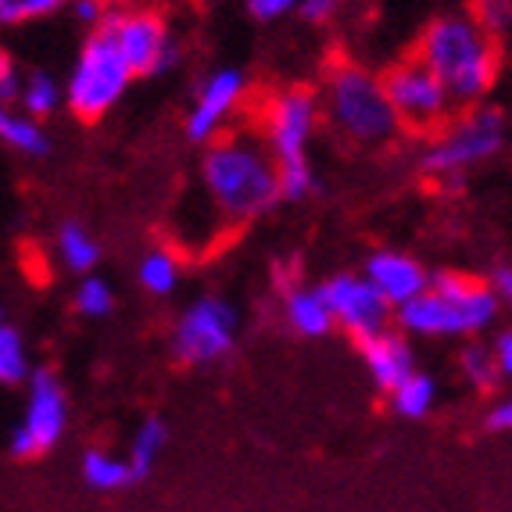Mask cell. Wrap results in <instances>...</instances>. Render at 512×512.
<instances>
[{
  "label": "cell",
  "mask_w": 512,
  "mask_h": 512,
  "mask_svg": "<svg viewBox=\"0 0 512 512\" xmlns=\"http://www.w3.org/2000/svg\"><path fill=\"white\" fill-rule=\"evenodd\" d=\"M280 316L287 323V330L305 337V341H323L333 333V316L330 305L323 298L319 283H294L287 291H280Z\"/></svg>",
  "instance_id": "obj_16"
},
{
  "label": "cell",
  "mask_w": 512,
  "mask_h": 512,
  "mask_svg": "<svg viewBox=\"0 0 512 512\" xmlns=\"http://www.w3.org/2000/svg\"><path fill=\"white\" fill-rule=\"evenodd\" d=\"M119 54L133 69V76L158 79L180 65V40L172 36L169 22L147 8H115L104 22Z\"/></svg>",
  "instance_id": "obj_11"
},
{
  "label": "cell",
  "mask_w": 512,
  "mask_h": 512,
  "mask_svg": "<svg viewBox=\"0 0 512 512\" xmlns=\"http://www.w3.org/2000/svg\"><path fill=\"white\" fill-rule=\"evenodd\" d=\"M22 69L15 65L8 51H0V104H18V94H22Z\"/></svg>",
  "instance_id": "obj_34"
},
{
  "label": "cell",
  "mask_w": 512,
  "mask_h": 512,
  "mask_svg": "<svg viewBox=\"0 0 512 512\" xmlns=\"http://www.w3.org/2000/svg\"><path fill=\"white\" fill-rule=\"evenodd\" d=\"M505 144H509V122L502 111L491 104H473V108H459L434 137H427L416 169L437 187L459 190L473 169L495 162Z\"/></svg>",
  "instance_id": "obj_6"
},
{
  "label": "cell",
  "mask_w": 512,
  "mask_h": 512,
  "mask_svg": "<svg viewBox=\"0 0 512 512\" xmlns=\"http://www.w3.org/2000/svg\"><path fill=\"white\" fill-rule=\"evenodd\" d=\"M69 430V394L54 369H33L22 419L8 437V452L22 462H36L58 448Z\"/></svg>",
  "instance_id": "obj_10"
},
{
  "label": "cell",
  "mask_w": 512,
  "mask_h": 512,
  "mask_svg": "<svg viewBox=\"0 0 512 512\" xmlns=\"http://www.w3.org/2000/svg\"><path fill=\"white\" fill-rule=\"evenodd\" d=\"M391 409L394 416L402 419H427L430 412L437 409V398H441V384H437V376L430 369L419 366L416 373H409L402 384L394 387L391 394Z\"/></svg>",
  "instance_id": "obj_21"
},
{
  "label": "cell",
  "mask_w": 512,
  "mask_h": 512,
  "mask_svg": "<svg viewBox=\"0 0 512 512\" xmlns=\"http://www.w3.org/2000/svg\"><path fill=\"white\" fill-rule=\"evenodd\" d=\"M470 18L498 40L512 29V0H470Z\"/></svg>",
  "instance_id": "obj_28"
},
{
  "label": "cell",
  "mask_w": 512,
  "mask_h": 512,
  "mask_svg": "<svg viewBox=\"0 0 512 512\" xmlns=\"http://www.w3.org/2000/svg\"><path fill=\"white\" fill-rule=\"evenodd\" d=\"M248 72L237 65H219V69L205 72L197 79L190 108L183 115V133L190 144L208 147L212 140H219L226 129H233L237 111L248 101Z\"/></svg>",
  "instance_id": "obj_12"
},
{
  "label": "cell",
  "mask_w": 512,
  "mask_h": 512,
  "mask_svg": "<svg viewBox=\"0 0 512 512\" xmlns=\"http://www.w3.org/2000/svg\"><path fill=\"white\" fill-rule=\"evenodd\" d=\"M498 298L491 283L459 269H434L430 287L394 308V326L412 341H480L498 326Z\"/></svg>",
  "instance_id": "obj_2"
},
{
  "label": "cell",
  "mask_w": 512,
  "mask_h": 512,
  "mask_svg": "<svg viewBox=\"0 0 512 512\" xmlns=\"http://www.w3.org/2000/svg\"><path fill=\"white\" fill-rule=\"evenodd\" d=\"M65 104V83H58V76L47 69H33L22 79V94H18V108L33 115V119H47Z\"/></svg>",
  "instance_id": "obj_24"
},
{
  "label": "cell",
  "mask_w": 512,
  "mask_h": 512,
  "mask_svg": "<svg viewBox=\"0 0 512 512\" xmlns=\"http://www.w3.org/2000/svg\"><path fill=\"white\" fill-rule=\"evenodd\" d=\"M165 444H169V423L162 416H147L137 430H133V441H129V452H126V462L133 477H147V473L158 466L162 459Z\"/></svg>",
  "instance_id": "obj_23"
},
{
  "label": "cell",
  "mask_w": 512,
  "mask_h": 512,
  "mask_svg": "<svg viewBox=\"0 0 512 512\" xmlns=\"http://www.w3.org/2000/svg\"><path fill=\"white\" fill-rule=\"evenodd\" d=\"M316 94L323 122L344 144L376 151L402 137V122L387 101L384 76L359 61H333Z\"/></svg>",
  "instance_id": "obj_5"
},
{
  "label": "cell",
  "mask_w": 512,
  "mask_h": 512,
  "mask_svg": "<svg viewBox=\"0 0 512 512\" xmlns=\"http://www.w3.org/2000/svg\"><path fill=\"white\" fill-rule=\"evenodd\" d=\"M323 126L319 94L312 86H283L273 97H265L258 115V137L265 151L273 154L280 197L287 205H301L319 194V169L312 162V144Z\"/></svg>",
  "instance_id": "obj_4"
},
{
  "label": "cell",
  "mask_w": 512,
  "mask_h": 512,
  "mask_svg": "<svg viewBox=\"0 0 512 512\" xmlns=\"http://www.w3.org/2000/svg\"><path fill=\"white\" fill-rule=\"evenodd\" d=\"M359 355H362V366H366L369 380H373V387L384 394H391L405 376L419 369L412 337H405L398 326H387V330L359 341Z\"/></svg>",
  "instance_id": "obj_15"
},
{
  "label": "cell",
  "mask_w": 512,
  "mask_h": 512,
  "mask_svg": "<svg viewBox=\"0 0 512 512\" xmlns=\"http://www.w3.org/2000/svg\"><path fill=\"white\" fill-rule=\"evenodd\" d=\"M491 355H495L498 376H502V387L512 391V326H502V330L491 333Z\"/></svg>",
  "instance_id": "obj_33"
},
{
  "label": "cell",
  "mask_w": 512,
  "mask_h": 512,
  "mask_svg": "<svg viewBox=\"0 0 512 512\" xmlns=\"http://www.w3.org/2000/svg\"><path fill=\"white\" fill-rule=\"evenodd\" d=\"M79 473H83V484L97 495H115V491H126L133 484V470H129L126 455H115L108 448H86L83 462H79Z\"/></svg>",
  "instance_id": "obj_18"
},
{
  "label": "cell",
  "mask_w": 512,
  "mask_h": 512,
  "mask_svg": "<svg viewBox=\"0 0 512 512\" xmlns=\"http://www.w3.org/2000/svg\"><path fill=\"white\" fill-rule=\"evenodd\" d=\"M384 90L394 115L402 122V133H416V137H434L437 129L459 111L452 94L441 86V79L416 54L394 61L384 72Z\"/></svg>",
  "instance_id": "obj_9"
},
{
  "label": "cell",
  "mask_w": 512,
  "mask_h": 512,
  "mask_svg": "<svg viewBox=\"0 0 512 512\" xmlns=\"http://www.w3.org/2000/svg\"><path fill=\"white\" fill-rule=\"evenodd\" d=\"M72 305H76V312L83 319H104V316H111V308H115V287L97 273L79 276V287H76V294H72Z\"/></svg>",
  "instance_id": "obj_26"
},
{
  "label": "cell",
  "mask_w": 512,
  "mask_h": 512,
  "mask_svg": "<svg viewBox=\"0 0 512 512\" xmlns=\"http://www.w3.org/2000/svg\"><path fill=\"white\" fill-rule=\"evenodd\" d=\"M33 376V355L22 337V330L11 323H0V384L22 387Z\"/></svg>",
  "instance_id": "obj_25"
},
{
  "label": "cell",
  "mask_w": 512,
  "mask_h": 512,
  "mask_svg": "<svg viewBox=\"0 0 512 512\" xmlns=\"http://www.w3.org/2000/svg\"><path fill=\"white\" fill-rule=\"evenodd\" d=\"M137 283L151 298H172L183 283V258L172 248H151L137 262Z\"/></svg>",
  "instance_id": "obj_22"
},
{
  "label": "cell",
  "mask_w": 512,
  "mask_h": 512,
  "mask_svg": "<svg viewBox=\"0 0 512 512\" xmlns=\"http://www.w3.org/2000/svg\"><path fill=\"white\" fill-rule=\"evenodd\" d=\"M487 283H491V291H495L502 316H512V262L495 265L491 276H487Z\"/></svg>",
  "instance_id": "obj_35"
},
{
  "label": "cell",
  "mask_w": 512,
  "mask_h": 512,
  "mask_svg": "<svg viewBox=\"0 0 512 512\" xmlns=\"http://www.w3.org/2000/svg\"><path fill=\"white\" fill-rule=\"evenodd\" d=\"M0 323H8V319H4V308H0Z\"/></svg>",
  "instance_id": "obj_36"
},
{
  "label": "cell",
  "mask_w": 512,
  "mask_h": 512,
  "mask_svg": "<svg viewBox=\"0 0 512 512\" xmlns=\"http://www.w3.org/2000/svg\"><path fill=\"white\" fill-rule=\"evenodd\" d=\"M348 4L351 0H301L298 15L305 18L308 26H333L348 11Z\"/></svg>",
  "instance_id": "obj_30"
},
{
  "label": "cell",
  "mask_w": 512,
  "mask_h": 512,
  "mask_svg": "<svg viewBox=\"0 0 512 512\" xmlns=\"http://www.w3.org/2000/svg\"><path fill=\"white\" fill-rule=\"evenodd\" d=\"M54 251H58L61 265L76 276H90L97 273V262H101V244L83 222L69 219L58 226V237H54Z\"/></svg>",
  "instance_id": "obj_20"
},
{
  "label": "cell",
  "mask_w": 512,
  "mask_h": 512,
  "mask_svg": "<svg viewBox=\"0 0 512 512\" xmlns=\"http://www.w3.org/2000/svg\"><path fill=\"white\" fill-rule=\"evenodd\" d=\"M359 273L373 283L376 294L391 308H402L405 301H412L416 294H423L430 287V269L419 262L412 251H402V248L369 251Z\"/></svg>",
  "instance_id": "obj_14"
},
{
  "label": "cell",
  "mask_w": 512,
  "mask_h": 512,
  "mask_svg": "<svg viewBox=\"0 0 512 512\" xmlns=\"http://www.w3.org/2000/svg\"><path fill=\"white\" fill-rule=\"evenodd\" d=\"M240 341V308L222 294H201L183 308L169 333L172 359L187 369L219 366Z\"/></svg>",
  "instance_id": "obj_8"
},
{
  "label": "cell",
  "mask_w": 512,
  "mask_h": 512,
  "mask_svg": "<svg viewBox=\"0 0 512 512\" xmlns=\"http://www.w3.org/2000/svg\"><path fill=\"white\" fill-rule=\"evenodd\" d=\"M484 427L491 434H512V391L491 394V405L484 412Z\"/></svg>",
  "instance_id": "obj_32"
},
{
  "label": "cell",
  "mask_w": 512,
  "mask_h": 512,
  "mask_svg": "<svg viewBox=\"0 0 512 512\" xmlns=\"http://www.w3.org/2000/svg\"><path fill=\"white\" fill-rule=\"evenodd\" d=\"M412 54L441 79L455 108L484 104L502 69L498 40L473 22L470 11H448V15L430 18Z\"/></svg>",
  "instance_id": "obj_3"
},
{
  "label": "cell",
  "mask_w": 512,
  "mask_h": 512,
  "mask_svg": "<svg viewBox=\"0 0 512 512\" xmlns=\"http://www.w3.org/2000/svg\"><path fill=\"white\" fill-rule=\"evenodd\" d=\"M201 194L219 226L240 230L283 205L273 154L265 151L258 129H226L201 147Z\"/></svg>",
  "instance_id": "obj_1"
},
{
  "label": "cell",
  "mask_w": 512,
  "mask_h": 512,
  "mask_svg": "<svg viewBox=\"0 0 512 512\" xmlns=\"http://www.w3.org/2000/svg\"><path fill=\"white\" fill-rule=\"evenodd\" d=\"M69 8H72V15H76L79 26L94 33V29H104V22L111 18L115 4H111V0H72Z\"/></svg>",
  "instance_id": "obj_31"
},
{
  "label": "cell",
  "mask_w": 512,
  "mask_h": 512,
  "mask_svg": "<svg viewBox=\"0 0 512 512\" xmlns=\"http://www.w3.org/2000/svg\"><path fill=\"white\" fill-rule=\"evenodd\" d=\"M298 4L301 0H244V8L258 26H276L283 18L298 15Z\"/></svg>",
  "instance_id": "obj_29"
},
{
  "label": "cell",
  "mask_w": 512,
  "mask_h": 512,
  "mask_svg": "<svg viewBox=\"0 0 512 512\" xmlns=\"http://www.w3.org/2000/svg\"><path fill=\"white\" fill-rule=\"evenodd\" d=\"M133 79L137 76H133L126 58L119 54L108 29H94L83 40V47H79L76 61H72L69 69V79H65V108L79 122L94 126L108 111H115V104L126 97Z\"/></svg>",
  "instance_id": "obj_7"
},
{
  "label": "cell",
  "mask_w": 512,
  "mask_h": 512,
  "mask_svg": "<svg viewBox=\"0 0 512 512\" xmlns=\"http://www.w3.org/2000/svg\"><path fill=\"white\" fill-rule=\"evenodd\" d=\"M69 4L72 0H0V26H26V22H36V18L58 15Z\"/></svg>",
  "instance_id": "obj_27"
},
{
  "label": "cell",
  "mask_w": 512,
  "mask_h": 512,
  "mask_svg": "<svg viewBox=\"0 0 512 512\" xmlns=\"http://www.w3.org/2000/svg\"><path fill=\"white\" fill-rule=\"evenodd\" d=\"M455 369H459V380L470 387L480 398H491V394L502 391V376H498L495 355H491V344L480 337V341H462L459 359H455Z\"/></svg>",
  "instance_id": "obj_19"
},
{
  "label": "cell",
  "mask_w": 512,
  "mask_h": 512,
  "mask_svg": "<svg viewBox=\"0 0 512 512\" xmlns=\"http://www.w3.org/2000/svg\"><path fill=\"white\" fill-rule=\"evenodd\" d=\"M0 144L22 158H47L51 154V137L40 119L26 115L18 104H0Z\"/></svg>",
  "instance_id": "obj_17"
},
{
  "label": "cell",
  "mask_w": 512,
  "mask_h": 512,
  "mask_svg": "<svg viewBox=\"0 0 512 512\" xmlns=\"http://www.w3.org/2000/svg\"><path fill=\"white\" fill-rule=\"evenodd\" d=\"M319 287H323V298L330 305L333 330L348 333L355 344L394 326V308L376 294V287L362 273L344 269V273L326 276Z\"/></svg>",
  "instance_id": "obj_13"
}]
</instances>
